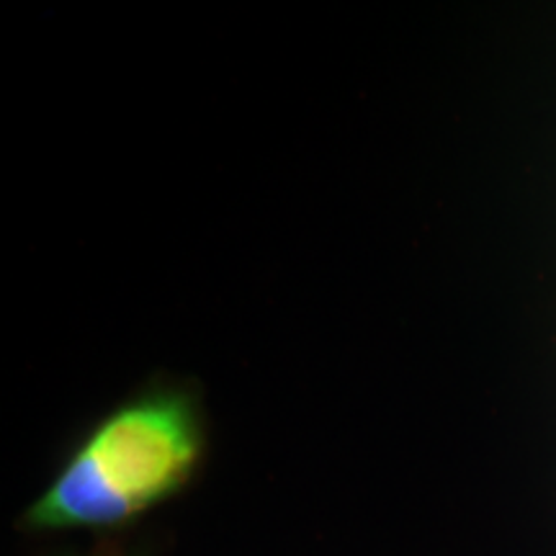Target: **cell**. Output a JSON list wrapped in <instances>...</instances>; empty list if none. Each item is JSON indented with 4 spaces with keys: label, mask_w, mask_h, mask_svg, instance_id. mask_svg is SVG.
<instances>
[{
    "label": "cell",
    "mask_w": 556,
    "mask_h": 556,
    "mask_svg": "<svg viewBox=\"0 0 556 556\" xmlns=\"http://www.w3.org/2000/svg\"><path fill=\"white\" fill-rule=\"evenodd\" d=\"M204 454L197 400L150 389L109 413L26 513L37 531L114 528L189 482Z\"/></svg>",
    "instance_id": "1"
}]
</instances>
